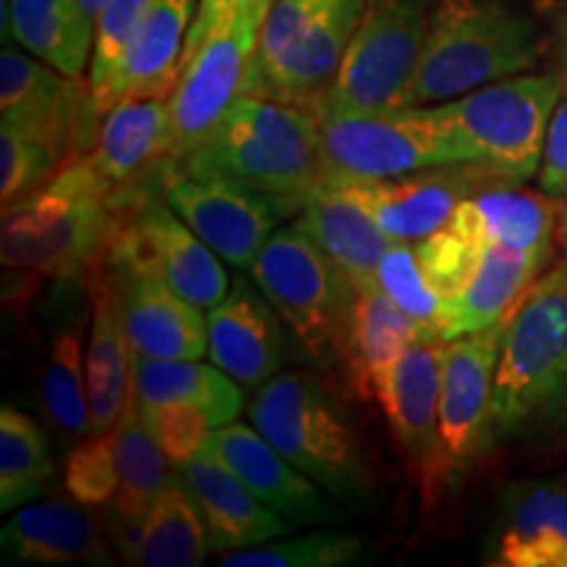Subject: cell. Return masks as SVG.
<instances>
[{
    "label": "cell",
    "mask_w": 567,
    "mask_h": 567,
    "mask_svg": "<svg viewBox=\"0 0 567 567\" xmlns=\"http://www.w3.org/2000/svg\"><path fill=\"white\" fill-rule=\"evenodd\" d=\"M542 45L534 21L502 0H439L405 109L455 101L492 82L528 74L542 59Z\"/></svg>",
    "instance_id": "obj_4"
},
{
    "label": "cell",
    "mask_w": 567,
    "mask_h": 567,
    "mask_svg": "<svg viewBox=\"0 0 567 567\" xmlns=\"http://www.w3.org/2000/svg\"><path fill=\"white\" fill-rule=\"evenodd\" d=\"M197 6L200 0H153L118 69L101 90L90 92L95 122H103L105 113L124 97L172 95Z\"/></svg>",
    "instance_id": "obj_21"
},
{
    "label": "cell",
    "mask_w": 567,
    "mask_h": 567,
    "mask_svg": "<svg viewBox=\"0 0 567 567\" xmlns=\"http://www.w3.org/2000/svg\"><path fill=\"white\" fill-rule=\"evenodd\" d=\"M208 444L289 526H321L337 517L323 488L289 463L258 429L231 421L213 429Z\"/></svg>",
    "instance_id": "obj_20"
},
{
    "label": "cell",
    "mask_w": 567,
    "mask_h": 567,
    "mask_svg": "<svg viewBox=\"0 0 567 567\" xmlns=\"http://www.w3.org/2000/svg\"><path fill=\"white\" fill-rule=\"evenodd\" d=\"M444 342H413L389 375L384 408L392 434L405 455L408 471L421 492L423 507L431 509L452 488L450 465L442 442L439 396H442Z\"/></svg>",
    "instance_id": "obj_15"
},
{
    "label": "cell",
    "mask_w": 567,
    "mask_h": 567,
    "mask_svg": "<svg viewBox=\"0 0 567 567\" xmlns=\"http://www.w3.org/2000/svg\"><path fill=\"white\" fill-rule=\"evenodd\" d=\"M413 247L417 264H421L425 279L434 287L439 300H450L465 287L486 250V245H481L478 239H473L471 234L457 229L450 221L429 237L417 239Z\"/></svg>",
    "instance_id": "obj_39"
},
{
    "label": "cell",
    "mask_w": 567,
    "mask_h": 567,
    "mask_svg": "<svg viewBox=\"0 0 567 567\" xmlns=\"http://www.w3.org/2000/svg\"><path fill=\"white\" fill-rule=\"evenodd\" d=\"M116 218V189L76 155L40 189L3 208L0 260L27 276L87 279L109 250Z\"/></svg>",
    "instance_id": "obj_3"
},
{
    "label": "cell",
    "mask_w": 567,
    "mask_h": 567,
    "mask_svg": "<svg viewBox=\"0 0 567 567\" xmlns=\"http://www.w3.org/2000/svg\"><path fill=\"white\" fill-rule=\"evenodd\" d=\"M250 274L310 358L347 363L358 289L308 234L295 224L274 231Z\"/></svg>",
    "instance_id": "obj_8"
},
{
    "label": "cell",
    "mask_w": 567,
    "mask_h": 567,
    "mask_svg": "<svg viewBox=\"0 0 567 567\" xmlns=\"http://www.w3.org/2000/svg\"><path fill=\"white\" fill-rule=\"evenodd\" d=\"M0 116L3 124L51 147L63 163L76 158L97 124L90 109V82L61 74L17 48L0 53Z\"/></svg>",
    "instance_id": "obj_16"
},
{
    "label": "cell",
    "mask_w": 567,
    "mask_h": 567,
    "mask_svg": "<svg viewBox=\"0 0 567 567\" xmlns=\"http://www.w3.org/2000/svg\"><path fill=\"white\" fill-rule=\"evenodd\" d=\"M161 195L224 264L243 271H250L284 218L258 189L174 161L161 172Z\"/></svg>",
    "instance_id": "obj_13"
},
{
    "label": "cell",
    "mask_w": 567,
    "mask_h": 567,
    "mask_svg": "<svg viewBox=\"0 0 567 567\" xmlns=\"http://www.w3.org/2000/svg\"><path fill=\"white\" fill-rule=\"evenodd\" d=\"M109 274L134 354L153 360H200L208 354L203 308L151 274L124 266H109Z\"/></svg>",
    "instance_id": "obj_19"
},
{
    "label": "cell",
    "mask_w": 567,
    "mask_h": 567,
    "mask_svg": "<svg viewBox=\"0 0 567 567\" xmlns=\"http://www.w3.org/2000/svg\"><path fill=\"white\" fill-rule=\"evenodd\" d=\"M551 42H555L559 74L567 82V0L557 6L555 17H551Z\"/></svg>",
    "instance_id": "obj_46"
},
{
    "label": "cell",
    "mask_w": 567,
    "mask_h": 567,
    "mask_svg": "<svg viewBox=\"0 0 567 567\" xmlns=\"http://www.w3.org/2000/svg\"><path fill=\"white\" fill-rule=\"evenodd\" d=\"M0 547L9 563L113 565V551L80 502H30L6 523Z\"/></svg>",
    "instance_id": "obj_25"
},
{
    "label": "cell",
    "mask_w": 567,
    "mask_h": 567,
    "mask_svg": "<svg viewBox=\"0 0 567 567\" xmlns=\"http://www.w3.org/2000/svg\"><path fill=\"white\" fill-rule=\"evenodd\" d=\"M151 6L153 0H105L95 19V48L87 74L90 92L101 90L111 80Z\"/></svg>",
    "instance_id": "obj_42"
},
{
    "label": "cell",
    "mask_w": 567,
    "mask_h": 567,
    "mask_svg": "<svg viewBox=\"0 0 567 567\" xmlns=\"http://www.w3.org/2000/svg\"><path fill=\"white\" fill-rule=\"evenodd\" d=\"M274 3L276 0H200V6H197V13H195V21H193V30L189 32L205 30V27L213 24V21H216L218 17H224V13L231 9L247 13L255 24L264 27V21Z\"/></svg>",
    "instance_id": "obj_45"
},
{
    "label": "cell",
    "mask_w": 567,
    "mask_h": 567,
    "mask_svg": "<svg viewBox=\"0 0 567 567\" xmlns=\"http://www.w3.org/2000/svg\"><path fill=\"white\" fill-rule=\"evenodd\" d=\"M329 187L392 179L455 163L442 130L423 109L389 113H316Z\"/></svg>",
    "instance_id": "obj_12"
},
{
    "label": "cell",
    "mask_w": 567,
    "mask_h": 567,
    "mask_svg": "<svg viewBox=\"0 0 567 567\" xmlns=\"http://www.w3.org/2000/svg\"><path fill=\"white\" fill-rule=\"evenodd\" d=\"M63 166L51 147L0 124V200L3 208L32 195Z\"/></svg>",
    "instance_id": "obj_41"
},
{
    "label": "cell",
    "mask_w": 567,
    "mask_h": 567,
    "mask_svg": "<svg viewBox=\"0 0 567 567\" xmlns=\"http://www.w3.org/2000/svg\"><path fill=\"white\" fill-rule=\"evenodd\" d=\"M208 354L243 389H260L281 368L279 313L258 284L237 279L208 313Z\"/></svg>",
    "instance_id": "obj_22"
},
{
    "label": "cell",
    "mask_w": 567,
    "mask_h": 567,
    "mask_svg": "<svg viewBox=\"0 0 567 567\" xmlns=\"http://www.w3.org/2000/svg\"><path fill=\"white\" fill-rule=\"evenodd\" d=\"M82 6L92 19H97V13H101V9L105 6V0H82Z\"/></svg>",
    "instance_id": "obj_48"
},
{
    "label": "cell",
    "mask_w": 567,
    "mask_h": 567,
    "mask_svg": "<svg viewBox=\"0 0 567 567\" xmlns=\"http://www.w3.org/2000/svg\"><path fill=\"white\" fill-rule=\"evenodd\" d=\"M172 95H134L105 113L87 158L113 189H122L172 158Z\"/></svg>",
    "instance_id": "obj_24"
},
{
    "label": "cell",
    "mask_w": 567,
    "mask_h": 567,
    "mask_svg": "<svg viewBox=\"0 0 567 567\" xmlns=\"http://www.w3.org/2000/svg\"><path fill=\"white\" fill-rule=\"evenodd\" d=\"M507 318L473 334L450 339L442 352L439 421L452 486L496 446L494 375Z\"/></svg>",
    "instance_id": "obj_14"
},
{
    "label": "cell",
    "mask_w": 567,
    "mask_h": 567,
    "mask_svg": "<svg viewBox=\"0 0 567 567\" xmlns=\"http://www.w3.org/2000/svg\"><path fill=\"white\" fill-rule=\"evenodd\" d=\"M494 182H507L473 163H446L423 172L334 184L396 243H417L450 221L457 205Z\"/></svg>",
    "instance_id": "obj_17"
},
{
    "label": "cell",
    "mask_w": 567,
    "mask_h": 567,
    "mask_svg": "<svg viewBox=\"0 0 567 567\" xmlns=\"http://www.w3.org/2000/svg\"><path fill=\"white\" fill-rule=\"evenodd\" d=\"M421 339L423 334L413 318L394 300H389L379 287L358 292L350 354L344 363L354 389L381 402L394 365L400 363L408 347Z\"/></svg>",
    "instance_id": "obj_31"
},
{
    "label": "cell",
    "mask_w": 567,
    "mask_h": 567,
    "mask_svg": "<svg viewBox=\"0 0 567 567\" xmlns=\"http://www.w3.org/2000/svg\"><path fill=\"white\" fill-rule=\"evenodd\" d=\"M439 0H365L334 84L313 113H389L405 109Z\"/></svg>",
    "instance_id": "obj_9"
},
{
    "label": "cell",
    "mask_w": 567,
    "mask_h": 567,
    "mask_svg": "<svg viewBox=\"0 0 567 567\" xmlns=\"http://www.w3.org/2000/svg\"><path fill=\"white\" fill-rule=\"evenodd\" d=\"M63 484L71 499L80 502L82 507L111 505L118 492L116 434L92 431L84 442L76 444L66 460Z\"/></svg>",
    "instance_id": "obj_40"
},
{
    "label": "cell",
    "mask_w": 567,
    "mask_h": 567,
    "mask_svg": "<svg viewBox=\"0 0 567 567\" xmlns=\"http://www.w3.org/2000/svg\"><path fill=\"white\" fill-rule=\"evenodd\" d=\"M140 415L174 467H182L200 455L213 434L208 415L195 405L168 402V405L140 408Z\"/></svg>",
    "instance_id": "obj_43"
},
{
    "label": "cell",
    "mask_w": 567,
    "mask_h": 567,
    "mask_svg": "<svg viewBox=\"0 0 567 567\" xmlns=\"http://www.w3.org/2000/svg\"><path fill=\"white\" fill-rule=\"evenodd\" d=\"M292 224L321 247L358 292L379 287V264L394 239L337 187L321 189Z\"/></svg>",
    "instance_id": "obj_29"
},
{
    "label": "cell",
    "mask_w": 567,
    "mask_h": 567,
    "mask_svg": "<svg viewBox=\"0 0 567 567\" xmlns=\"http://www.w3.org/2000/svg\"><path fill=\"white\" fill-rule=\"evenodd\" d=\"M260 24L231 9L184 42L179 80L172 92L174 151L168 161L193 155L229 105L247 90Z\"/></svg>",
    "instance_id": "obj_11"
},
{
    "label": "cell",
    "mask_w": 567,
    "mask_h": 567,
    "mask_svg": "<svg viewBox=\"0 0 567 567\" xmlns=\"http://www.w3.org/2000/svg\"><path fill=\"white\" fill-rule=\"evenodd\" d=\"M496 444L567 442V268L557 264L509 310L494 375Z\"/></svg>",
    "instance_id": "obj_1"
},
{
    "label": "cell",
    "mask_w": 567,
    "mask_h": 567,
    "mask_svg": "<svg viewBox=\"0 0 567 567\" xmlns=\"http://www.w3.org/2000/svg\"><path fill=\"white\" fill-rule=\"evenodd\" d=\"M55 473L45 431L21 410H0V507L3 513L30 505L45 494Z\"/></svg>",
    "instance_id": "obj_36"
},
{
    "label": "cell",
    "mask_w": 567,
    "mask_h": 567,
    "mask_svg": "<svg viewBox=\"0 0 567 567\" xmlns=\"http://www.w3.org/2000/svg\"><path fill=\"white\" fill-rule=\"evenodd\" d=\"M538 189L567 203V92L551 113L542 168H538Z\"/></svg>",
    "instance_id": "obj_44"
},
{
    "label": "cell",
    "mask_w": 567,
    "mask_h": 567,
    "mask_svg": "<svg viewBox=\"0 0 567 567\" xmlns=\"http://www.w3.org/2000/svg\"><path fill=\"white\" fill-rule=\"evenodd\" d=\"M118 218L105 264L151 274L197 308L213 310L229 295L221 255L203 243L166 200L134 187L116 189Z\"/></svg>",
    "instance_id": "obj_10"
},
{
    "label": "cell",
    "mask_w": 567,
    "mask_h": 567,
    "mask_svg": "<svg viewBox=\"0 0 567 567\" xmlns=\"http://www.w3.org/2000/svg\"><path fill=\"white\" fill-rule=\"evenodd\" d=\"M365 0H276L245 92L316 111L334 84Z\"/></svg>",
    "instance_id": "obj_7"
},
{
    "label": "cell",
    "mask_w": 567,
    "mask_h": 567,
    "mask_svg": "<svg viewBox=\"0 0 567 567\" xmlns=\"http://www.w3.org/2000/svg\"><path fill=\"white\" fill-rule=\"evenodd\" d=\"M132 392L140 408L182 405L200 408L213 429L237 421L245 392L229 373L200 360H153L132 352Z\"/></svg>",
    "instance_id": "obj_30"
},
{
    "label": "cell",
    "mask_w": 567,
    "mask_h": 567,
    "mask_svg": "<svg viewBox=\"0 0 567 567\" xmlns=\"http://www.w3.org/2000/svg\"><path fill=\"white\" fill-rule=\"evenodd\" d=\"M484 563L496 567H567V484L513 481L499 492Z\"/></svg>",
    "instance_id": "obj_18"
},
{
    "label": "cell",
    "mask_w": 567,
    "mask_h": 567,
    "mask_svg": "<svg viewBox=\"0 0 567 567\" xmlns=\"http://www.w3.org/2000/svg\"><path fill=\"white\" fill-rule=\"evenodd\" d=\"M567 92L563 74H517L429 105L455 163H473L507 182H528L542 168L544 142L557 103Z\"/></svg>",
    "instance_id": "obj_6"
},
{
    "label": "cell",
    "mask_w": 567,
    "mask_h": 567,
    "mask_svg": "<svg viewBox=\"0 0 567 567\" xmlns=\"http://www.w3.org/2000/svg\"><path fill=\"white\" fill-rule=\"evenodd\" d=\"M547 260V255L488 245L465 287L450 300H442L439 308L442 342L473 334L507 318L530 284L542 276Z\"/></svg>",
    "instance_id": "obj_28"
},
{
    "label": "cell",
    "mask_w": 567,
    "mask_h": 567,
    "mask_svg": "<svg viewBox=\"0 0 567 567\" xmlns=\"http://www.w3.org/2000/svg\"><path fill=\"white\" fill-rule=\"evenodd\" d=\"M247 417L326 494L344 505L373 502V473L358 429L318 375L276 373L255 389Z\"/></svg>",
    "instance_id": "obj_5"
},
{
    "label": "cell",
    "mask_w": 567,
    "mask_h": 567,
    "mask_svg": "<svg viewBox=\"0 0 567 567\" xmlns=\"http://www.w3.org/2000/svg\"><path fill=\"white\" fill-rule=\"evenodd\" d=\"M9 11L13 40L34 59L69 76L90 69L95 19L82 0H9Z\"/></svg>",
    "instance_id": "obj_32"
},
{
    "label": "cell",
    "mask_w": 567,
    "mask_h": 567,
    "mask_svg": "<svg viewBox=\"0 0 567 567\" xmlns=\"http://www.w3.org/2000/svg\"><path fill=\"white\" fill-rule=\"evenodd\" d=\"M92 323L87 339V394L92 431H113L132 396V347L109 266L101 258L87 274Z\"/></svg>",
    "instance_id": "obj_27"
},
{
    "label": "cell",
    "mask_w": 567,
    "mask_h": 567,
    "mask_svg": "<svg viewBox=\"0 0 567 567\" xmlns=\"http://www.w3.org/2000/svg\"><path fill=\"white\" fill-rule=\"evenodd\" d=\"M116 434L118 492L111 502L116 520H145L147 509L172 481V460L155 442L153 431L142 421L134 392L126 402L122 421L113 425Z\"/></svg>",
    "instance_id": "obj_34"
},
{
    "label": "cell",
    "mask_w": 567,
    "mask_h": 567,
    "mask_svg": "<svg viewBox=\"0 0 567 567\" xmlns=\"http://www.w3.org/2000/svg\"><path fill=\"white\" fill-rule=\"evenodd\" d=\"M174 163L258 189L284 218H295L329 187L316 113L258 92H243L210 137Z\"/></svg>",
    "instance_id": "obj_2"
},
{
    "label": "cell",
    "mask_w": 567,
    "mask_h": 567,
    "mask_svg": "<svg viewBox=\"0 0 567 567\" xmlns=\"http://www.w3.org/2000/svg\"><path fill=\"white\" fill-rule=\"evenodd\" d=\"M363 542L344 530H313L300 538L266 542L221 555V567H344L363 557Z\"/></svg>",
    "instance_id": "obj_37"
},
{
    "label": "cell",
    "mask_w": 567,
    "mask_h": 567,
    "mask_svg": "<svg viewBox=\"0 0 567 567\" xmlns=\"http://www.w3.org/2000/svg\"><path fill=\"white\" fill-rule=\"evenodd\" d=\"M40 400L51 421L66 436H90L87 394V347L80 318L69 321L53 337L40 375Z\"/></svg>",
    "instance_id": "obj_35"
},
{
    "label": "cell",
    "mask_w": 567,
    "mask_h": 567,
    "mask_svg": "<svg viewBox=\"0 0 567 567\" xmlns=\"http://www.w3.org/2000/svg\"><path fill=\"white\" fill-rule=\"evenodd\" d=\"M555 250L559 255V264L567 268V203L559 200L557 208V231H555Z\"/></svg>",
    "instance_id": "obj_47"
},
{
    "label": "cell",
    "mask_w": 567,
    "mask_h": 567,
    "mask_svg": "<svg viewBox=\"0 0 567 567\" xmlns=\"http://www.w3.org/2000/svg\"><path fill=\"white\" fill-rule=\"evenodd\" d=\"M213 551L208 526L195 494L176 473L142 520L130 563L140 567H197Z\"/></svg>",
    "instance_id": "obj_33"
},
{
    "label": "cell",
    "mask_w": 567,
    "mask_h": 567,
    "mask_svg": "<svg viewBox=\"0 0 567 567\" xmlns=\"http://www.w3.org/2000/svg\"><path fill=\"white\" fill-rule=\"evenodd\" d=\"M176 473L195 494L208 526L213 551L229 555L289 534V523L264 505L221 457L205 444L200 455L176 467Z\"/></svg>",
    "instance_id": "obj_23"
},
{
    "label": "cell",
    "mask_w": 567,
    "mask_h": 567,
    "mask_svg": "<svg viewBox=\"0 0 567 567\" xmlns=\"http://www.w3.org/2000/svg\"><path fill=\"white\" fill-rule=\"evenodd\" d=\"M379 289L413 318L423 339L442 342V337H439V308H442V300H439L434 287L425 279L413 245L396 243V239L389 245V250L379 264Z\"/></svg>",
    "instance_id": "obj_38"
},
{
    "label": "cell",
    "mask_w": 567,
    "mask_h": 567,
    "mask_svg": "<svg viewBox=\"0 0 567 567\" xmlns=\"http://www.w3.org/2000/svg\"><path fill=\"white\" fill-rule=\"evenodd\" d=\"M557 208L559 200L547 193H534L517 182H494L460 203L450 224L486 247L502 245L551 258Z\"/></svg>",
    "instance_id": "obj_26"
}]
</instances>
